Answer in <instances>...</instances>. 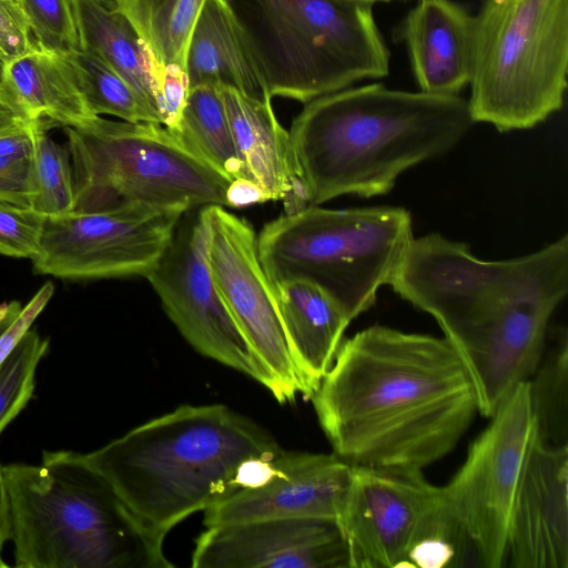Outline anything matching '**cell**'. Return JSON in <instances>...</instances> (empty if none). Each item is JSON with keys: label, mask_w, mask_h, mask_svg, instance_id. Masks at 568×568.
Here are the masks:
<instances>
[{"label": "cell", "mask_w": 568, "mask_h": 568, "mask_svg": "<svg viewBox=\"0 0 568 568\" xmlns=\"http://www.w3.org/2000/svg\"><path fill=\"white\" fill-rule=\"evenodd\" d=\"M40 49L67 54L80 49L70 0H20Z\"/></svg>", "instance_id": "cell-30"}, {"label": "cell", "mask_w": 568, "mask_h": 568, "mask_svg": "<svg viewBox=\"0 0 568 568\" xmlns=\"http://www.w3.org/2000/svg\"><path fill=\"white\" fill-rule=\"evenodd\" d=\"M38 49L20 0H0V60L3 65Z\"/></svg>", "instance_id": "cell-33"}, {"label": "cell", "mask_w": 568, "mask_h": 568, "mask_svg": "<svg viewBox=\"0 0 568 568\" xmlns=\"http://www.w3.org/2000/svg\"><path fill=\"white\" fill-rule=\"evenodd\" d=\"M263 62L270 93L307 103L389 73L371 4L341 0H226Z\"/></svg>", "instance_id": "cell-7"}, {"label": "cell", "mask_w": 568, "mask_h": 568, "mask_svg": "<svg viewBox=\"0 0 568 568\" xmlns=\"http://www.w3.org/2000/svg\"><path fill=\"white\" fill-rule=\"evenodd\" d=\"M267 201L262 190L252 181L239 178L227 189V207H240Z\"/></svg>", "instance_id": "cell-37"}, {"label": "cell", "mask_w": 568, "mask_h": 568, "mask_svg": "<svg viewBox=\"0 0 568 568\" xmlns=\"http://www.w3.org/2000/svg\"><path fill=\"white\" fill-rule=\"evenodd\" d=\"M352 465L336 454L281 453L260 485L237 489L206 508L205 527L268 518H325L338 523Z\"/></svg>", "instance_id": "cell-16"}, {"label": "cell", "mask_w": 568, "mask_h": 568, "mask_svg": "<svg viewBox=\"0 0 568 568\" xmlns=\"http://www.w3.org/2000/svg\"><path fill=\"white\" fill-rule=\"evenodd\" d=\"M45 217L30 206L0 200V254L33 260Z\"/></svg>", "instance_id": "cell-31"}, {"label": "cell", "mask_w": 568, "mask_h": 568, "mask_svg": "<svg viewBox=\"0 0 568 568\" xmlns=\"http://www.w3.org/2000/svg\"><path fill=\"white\" fill-rule=\"evenodd\" d=\"M2 71H3V63L0 60V87H1V80H2Z\"/></svg>", "instance_id": "cell-43"}, {"label": "cell", "mask_w": 568, "mask_h": 568, "mask_svg": "<svg viewBox=\"0 0 568 568\" xmlns=\"http://www.w3.org/2000/svg\"><path fill=\"white\" fill-rule=\"evenodd\" d=\"M507 560L514 568H568V445L535 443L511 513Z\"/></svg>", "instance_id": "cell-17"}, {"label": "cell", "mask_w": 568, "mask_h": 568, "mask_svg": "<svg viewBox=\"0 0 568 568\" xmlns=\"http://www.w3.org/2000/svg\"><path fill=\"white\" fill-rule=\"evenodd\" d=\"M219 89L244 178L254 182L267 201H285L287 212L306 207L290 132L276 119L272 101L224 84Z\"/></svg>", "instance_id": "cell-19"}, {"label": "cell", "mask_w": 568, "mask_h": 568, "mask_svg": "<svg viewBox=\"0 0 568 568\" xmlns=\"http://www.w3.org/2000/svg\"><path fill=\"white\" fill-rule=\"evenodd\" d=\"M32 120L14 99L0 87V133L29 124Z\"/></svg>", "instance_id": "cell-38"}, {"label": "cell", "mask_w": 568, "mask_h": 568, "mask_svg": "<svg viewBox=\"0 0 568 568\" xmlns=\"http://www.w3.org/2000/svg\"><path fill=\"white\" fill-rule=\"evenodd\" d=\"M419 91L460 95L475 60V16L453 0H418L397 28Z\"/></svg>", "instance_id": "cell-18"}, {"label": "cell", "mask_w": 568, "mask_h": 568, "mask_svg": "<svg viewBox=\"0 0 568 568\" xmlns=\"http://www.w3.org/2000/svg\"><path fill=\"white\" fill-rule=\"evenodd\" d=\"M183 214L123 202L45 217L33 270L68 280L145 277L169 246Z\"/></svg>", "instance_id": "cell-11"}, {"label": "cell", "mask_w": 568, "mask_h": 568, "mask_svg": "<svg viewBox=\"0 0 568 568\" xmlns=\"http://www.w3.org/2000/svg\"><path fill=\"white\" fill-rule=\"evenodd\" d=\"M97 1L100 2L101 4L105 6V7L116 9L114 0H97Z\"/></svg>", "instance_id": "cell-42"}, {"label": "cell", "mask_w": 568, "mask_h": 568, "mask_svg": "<svg viewBox=\"0 0 568 568\" xmlns=\"http://www.w3.org/2000/svg\"><path fill=\"white\" fill-rule=\"evenodd\" d=\"M205 0H114L133 27L149 63L178 64L187 71L194 26Z\"/></svg>", "instance_id": "cell-24"}, {"label": "cell", "mask_w": 568, "mask_h": 568, "mask_svg": "<svg viewBox=\"0 0 568 568\" xmlns=\"http://www.w3.org/2000/svg\"><path fill=\"white\" fill-rule=\"evenodd\" d=\"M70 1L80 48L110 64L160 119L145 50L128 19L97 0Z\"/></svg>", "instance_id": "cell-23"}, {"label": "cell", "mask_w": 568, "mask_h": 568, "mask_svg": "<svg viewBox=\"0 0 568 568\" xmlns=\"http://www.w3.org/2000/svg\"><path fill=\"white\" fill-rule=\"evenodd\" d=\"M1 87L32 121L81 128L98 115L62 54L38 49L3 65Z\"/></svg>", "instance_id": "cell-22"}, {"label": "cell", "mask_w": 568, "mask_h": 568, "mask_svg": "<svg viewBox=\"0 0 568 568\" xmlns=\"http://www.w3.org/2000/svg\"><path fill=\"white\" fill-rule=\"evenodd\" d=\"M171 130L230 179L244 178L219 84L190 87L180 121Z\"/></svg>", "instance_id": "cell-25"}, {"label": "cell", "mask_w": 568, "mask_h": 568, "mask_svg": "<svg viewBox=\"0 0 568 568\" xmlns=\"http://www.w3.org/2000/svg\"><path fill=\"white\" fill-rule=\"evenodd\" d=\"M281 450L263 427L214 404L182 405L79 457L140 519L168 535L236 491L250 460Z\"/></svg>", "instance_id": "cell-4"}, {"label": "cell", "mask_w": 568, "mask_h": 568, "mask_svg": "<svg viewBox=\"0 0 568 568\" xmlns=\"http://www.w3.org/2000/svg\"><path fill=\"white\" fill-rule=\"evenodd\" d=\"M190 87L215 83L272 101L263 62L226 0H205L194 26L189 52Z\"/></svg>", "instance_id": "cell-20"}, {"label": "cell", "mask_w": 568, "mask_h": 568, "mask_svg": "<svg viewBox=\"0 0 568 568\" xmlns=\"http://www.w3.org/2000/svg\"><path fill=\"white\" fill-rule=\"evenodd\" d=\"M204 207L185 212L158 264L145 276L186 342L200 354L268 388V378L227 311L207 260Z\"/></svg>", "instance_id": "cell-14"}, {"label": "cell", "mask_w": 568, "mask_h": 568, "mask_svg": "<svg viewBox=\"0 0 568 568\" xmlns=\"http://www.w3.org/2000/svg\"><path fill=\"white\" fill-rule=\"evenodd\" d=\"M149 69L161 123L173 129L185 105L190 88L187 71L178 64H149Z\"/></svg>", "instance_id": "cell-32"}, {"label": "cell", "mask_w": 568, "mask_h": 568, "mask_svg": "<svg viewBox=\"0 0 568 568\" xmlns=\"http://www.w3.org/2000/svg\"><path fill=\"white\" fill-rule=\"evenodd\" d=\"M32 190V155L0 158V200L30 206Z\"/></svg>", "instance_id": "cell-34"}, {"label": "cell", "mask_w": 568, "mask_h": 568, "mask_svg": "<svg viewBox=\"0 0 568 568\" xmlns=\"http://www.w3.org/2000/svg\"><path fill=\"white\" fill-rule=\"evenodd\" d=\"M338 525L348 568L408 567L418 540L458 527L422 470L366 466H352Z\"/></svg>", "instance_id": "cell-13"}, {"label": "cell", "mask_w": 568, "mask_h": 568, "mask_svg": "<svg viewBox=\"0 0 568 568\" xmlns=\"http://www.w3.org/2000/svg\"><path fill=\"white\" fill-rule=\"evenodd\" d=\"M19 568H171L166 535L140 519L79 453L3 466Z\"/></svg>", "instance_id": "cell-5"}, {"label": "cell", "mask_w": 568, "mask_h": 568, "mask_svg": "<svg viewBox=\"0 0 568 568\" xmlns=\"http://www.w3.org/2000/svg\"><path fill=\"white\" fill-rule=\"evenodd\" d=\"M36 122L0 133V158L32 155Z\"/></svg>", "instance_id": "cell-36"}, {"label": "cell", "mask_w": 568, "mask_h": 568, "mask_svg": "<svg viewBox=\"0 0 568 568\" xmlns=\"http://www.w3.org/2000/svg\"><path fill=\"white\" fill-rule=\"evenodd\" d=\"M275 291L305 397L311 398L332 366L351 321L308 282H285Z\"/></svg>", "instance_id": "cell-21"}, {"label": "cell", "mask_w": 568, "mask_h": 568, "mask_svg": "<svg viewBox=\"0 0 568 568\" xmlns=\"http://www.w3.org/2000/svg\"><path fill=\"white\" fill-rule=\"evenodd\" d=\"M568 73V0H485L475 16L469 110L500 132L561 110Z\"/></svg>", "instance_id": "cell-8"}, {"label": "cell", "mask_w": 568, "mask_h": 568, "mask_svg": "<svg viewBox=\"0 0 568 568\" xmlns=\"http://www.w3.org/2000/svg\"><path fill=\"white\" fill-rule=\"evenodd\" d=\"M54 292L52 282H47L31 301L22 307L13 323L0 336V364L12 351L22 335L30 329L34 320L43 311Z\"/></svg>", "instance_id": "cell-35"}, {"label": "cell", "mask_w": 568, "mask_h": 568, "mask_svg": "<svg viewBox=\"0 0 568 568\" xmlns=\"http://www.w3.org/2000/svg\"><path fill=\"white\" fill-rule=\"evenodd\" d=\"M191 558L194 568H348L338 523L310 517L206 527Z\"/></svg>", "instance_id": "cell-15"}, {"label": "cell", "mask_w": 568, "mask_h": 568, "mask_svg": "<svg viewBox=\"0 0 568 568\" xmlns=\"http://www.w3.org/2000/svg\"><path fill=\"white\" fill-rule=\"evenodd\" d=\"M49 349V339L28 329L0 364V434L31 399L38 364Z\"/></svg>", "instance_id": "cell-29"}, {"label": "cell", "mask_w": 568, "mask_h": 568, "mask_svg": "<svg viewBox=\"0 0 568 568\" xmlns=\"http://www.w3.org/2000/svg\"><path fill=\"white\" fill-rule=\"evenodd\" d=\"M413 239L412 216L404 207L308 205L267 223L256 242L274 286L308 282L352 322L388 285Z\"/></svg>", "instance_id": "cell-6"}, {"label": "cell", "mask_w": 568, "mask_h": 568, "mask_svg": "<svg viewBox=\"0 0 568 568\" xmlns=\"http://www.w3.org/2000/svg\"><path fill=\"white\" fill-rule=\"evenodd\" d=\"M474 124L460 95L382 83L311 100L288 131L306 205L384 195L406 170L450 151Z\"/></svg>", "instance_id": "cell-3"}, {"label": "cell", "mask_w": 568, "mask_h": 568, "mask_svg": "<svg viewBox=\"0 0 568 568\" xmlns=\"http://www.w3.org/2000/svg\"><path fill=\"white\" fill-rule=\"evenodd\" d=\"M538 438L527 381L498 406L462 467L440 486L445 507L468 539L479 567L500 568L507 561L516 495Z\"/></svg>", "instance_id": "cell-10"}, {"label": "cell", "mask_w": 568, "mask_h": 568, "mask_svg": "<svg viewBox=\"0 0 568 568\" xmlns=\"http://www.w3.org/2000/svg\"><path fill=\"white\" fill-rule=\"evenodd\" d=\"M8 540H11V515L3 465L0 463V568L8 567L1 555L3 545Z\"/></svg>", "instance_id": "cell-39"}, {"label": "cell", "mask_w": 568, "mask_h": 568, "mask_svg": "<svg viewBox=\"0 0 568 568\" xmlns=\"http://www.w3.org/2000/svg\"><path fill=\"white\" fill-rule=\"evenodd\" d=\"M22 306L17 301L0 304V336L20 314Z\"/></svg>", "instance_id": "cell-40"}, {"label": "cell", "mask_w": 568, "mask_h": 568, "mask_svg": "<svg viewBox=\"0 0 568 568\" xmlns=\"http://www.w3.org/2000/svg\"><path fill=\"white\" fill-rule=\"evenodd\" d=\"M32 185L30 206L44 217L73 211L74 190L69 151L48 134L43 121H37L34 125Z\"/></svg>", "instance_id": "cell-28"}, {"label": "cell", "mask_w": 568, "mask_h": 568, "mask_svg": "<svg viewBox=\"0 0 568 568\" xmlns=\"http://www.w3.org/2000/svg\"><path fill=\"white\" fill-rule=\"evenodd\" d=\"M207 260L215 286L280 403L293 402L305 389L282 321L275 286L258 257L251 224L225 210L204 207Z\"/></svg>", "instance_id": "cell-12"}, {"label": "cell", "mask_w": 568, "mask_h": 568, "mask_svg": "<svg viewBox=\"0 0 568 568\" xmlns=\"http://www.w3.org/2000/svg\"><path fill=\"white\" fill-rule=\"evenodd\" d=\"M310 399L333 453L352 466L423 470L478 413L470 374L445 336L382 325L343 339Z\"/></svg>", "instance_id": "cell-1"}, {"label": "cell", "mask_w": 568, "mask_h": 568, "mask_svg": "<svg viewBox=\"0 0 568 568\" xmlns=\"http://www.w3.org/2000/svg\"><path fill=\"white\" fill-rule=\"evenodd\" d=\"M77 75L83 97L95 115H112L131 123H160L156 113L102 58L87 49L62 54Z\"/></svg>", "instance_id": "cell-26"}, {"label": "cell", "mask_w": 568, "mask_h": 568, "mask_svg": "<svg viewBox=\"0 0 568 568\" xmlns=\"http://www.w3.org/2000/svg\"><path fill=\"white\" fill-rule=\"evenodd\" d=\"M539 438L550 445H568V337L558 331L528 379Z\"/></svg>", "instance_id": "cell-27"}, {"label": "cell", "mask_w": 568, "mask_h": 568, "mask_svg": "<svg viewBox=\"0 0 568 568\" xmlns=\"http://www.w3.org/2000/svg\"><path fill=\"white\" fill-rule=\"evenodd\" d=\"M341 1L354 2V3H365V4L373 6L376 2H388V1H393V0H341Z\"/></svg>", "instance_id": "cell-41"}, {"label": "cell", "mask_w": 568, "mask_h": 568, "mask_svg": "<svg viewBox=\"0 0 568 568\" xmlns=\"http://www.w3.org/2000/svg\"><path fill=\"white\" fill-rule=\"evenodd\" d=\"M388 285L437 321L470 374L479 410L490 415L542 356L568 292V236L501 261L438 233L414 237Z\"/></svg>", "instance_id": "cell-2"}, {"label": "cell", "mask_w": 568, "mask_h": 568, "mask_svg": "<svg viewBox=\"0 0 568 568\" xmlns=\"http://www.w3.org/2000/svg\"><path fill=\"white\" fill-rule=\"evenodd\" d=\"M64 132L72 161L73 211L123 202L182 213L227 206L233 180L163 124L98 115L81 128L64 126Z\"/></svg>", "instance_id": "cell-9"}]
</instances>
